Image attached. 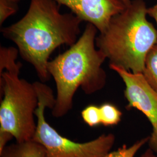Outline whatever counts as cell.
I'll return each instance as SVG.
<instances>
[{
  "label": "cell",
  "mask_w": 157,
  "mask_h": 157,
  "mask_svg": "<svg viewBox=\"0 0 157 157\" xmlns=\"http://www.w3.org/2000/svg\"><path fill=\"white\" fill-rule=\"evenodd\" d=\"M83 121L90 127H96L101 124L100 106L90 104L85 107L81 112Z\"/></svg>",
  "instance_id": "cell-12"
},
{
  "label": "cell",
  "mask_w": 157,
  "mask_h": 157,
  "mask_svg": "<svg viewBox=\"0 0 157 157\" xmlns=\"http://www.w3.org/2000/svg\"><path fill=\"white\" fill-rule=\"evenodd\" d=\"M98 31L94 25L87 23L78 41L48 63V72L56 84L53 117L61 118L72 109L73 97L78 88L90 95L106 84L107 75L102 65L107 57L96 48Z\"/></svg>",
  "instance_id": "cell-2"
},
{
  "label": "cell",
  "mask_w": 157,
  "mask_h": 157,
  "mask_svg": "<svg viewBox=\"0 0 157 157\" xmlns=\"http://www.w3.org/2000/svg\"><path fill=\"white\" fill-rule=\"evenodd\" d=\"M121 1H122L126 6L129 5V4H130V2H131V0H121Z\"/></svg>",
  "instance_id": "cell-15"
},
{
  "label": "cell",
  "mask_w": 157,
  "mask_h": 157,
  "mask_svg": "<svg viewBox=\"0 0 157 157\" xmlns=\"http://www.w3.org/2000/svg\"><path fill=\"white\" fill-rule=\"evenodd\" d=\"M18 10L17 3L12 0H0V25Z\"/></svg>",
  "instance_id": "cell-13"
},
{
  "label": "cell",
  "mask_w": 157,
  "mask_h": 157,
  "mask_svg": "<svg viewBox=\"0 0 157 157\" xmlns=\"http://www.w3.org/2000/svg\"><path fill=\"white\" fill-rule=\"evenodd\" d=\"M125 84L124 95L128 102L126 108H136L142 112L151 124L148 144L157 153V91L146 80L143 73H134L123 67L109 64Z\"/></svg>",
  "instance_id": "cell-6"
},
{
  "label": "cell",
  "mask_w": 157,
  "mask_h": 157,
  "mask_svg": "<svg viewBox=\"0 0 157 157\" xmlns=\"http://www.w3.org/2000/svg\"><path fill=\"white\" fill-rule=\"evenodd\" d=\"M18 53L13 47L0 48V133L23 142L33 139L39 98L33 83L19 76L22 65L17 62Z\"/></svg>",
  "instance_id": "cell-4"
},
{
  "label": "cell",
  "mask_w": 157,
  "mask_h": 157,
  "mask_svg": "<svg viewBox=\"0 0 157 157\" xmlns=\"http://www.w3.org/2000/svg\"><path fill=\"white\" fill-rule=\"evenodd\" d=\"M101 124L111 126L118 124L121 121L122 113L111 103H104L100 106Z\"/></svg>",
  "instance_id": "cell-11"
},
{
  "label": "cell",
  "mask_w": 157,
  "mask_h": 157,
  "mask_svg": "<svg viewBox=\"0 0 157 157\" xmlns=\"http://www.w3.org/2000/svg\"><path fill=\"white\" fill-rule=\"evenodd\" d=\"M143 75L152 87L157 91V43L148 52Z\"/></svg>",
  "instance_id": "cell-10"
},
{
  "label": "cell",
  "mask_w": 157,
  "mask_h": 157,
  "mask_svg": "<svg viewBox=\"0 0 157 157\" xmlns=\"http://www.w3.org/2000/svg\"><path fill=\"white\" fill-rule=\"evenodd\" d=\"M66 6L83 21L94 25L102 33L112 17L124 11L126 6L121 0H55Z\"/></svg>",
  "instance_id": "cell-7"
},
{
  "label": "cell",
  "mask_w": 157,
  "mask_h": 157,
  "mask_svg": "<svg viewBox=\"0 0 157 157\" xmlns=\"http://www.w3.org/2000/svg\"><path fill=\"white\" fill-rule=\"evenodd\" d=\"M150 136L141 139L137 141L132 146L123 145L119 148L117 150L110 151L105 157H135L137 152L140 150L141 148L148 143ZM141 157H156L154 152L150 148Z\"/></svg>",
  "instance_id": "cell-9"
},
{
  "label": "cell",
  "mask_w": 157,
  "mask_h": 157,
  "mask_svg": "<svg viewBox=\"0 0 157 157\" xmlns=\"http://www.w3.org/2000/svg\"><path fill=\"white\" fill-rule=\"evenodd\" d=\"M1 157H47L45 148L34 140L17 142L6 146Z\"/></svg>",
  "instance_id": "cell-8"
},
{
  "label": "cell",
  "mask_w": 157,
  "mask_h": 157,
  "mask_svg": "<svg viewBox=\"0 0 157 157\" xmlns=\"http://www.w3.org/2000/svg\"><path fill=\"white\" fill-rule=\"evenodd\" d=\"M148 15L152 17L157 23V4L148 8Z\"/></svg>",
  "instance_id": "cell-14"
},
{
  "label": "cell",
  "mask_w": 157,
  "mask_h": 157,
  "mask_svg": "<svg viewBox=\"0 0 157 157\" xmlns=\"http://www.w3.org/2000/svg\"><path fill=\"white\" fill-rule=\"evenodd\" d=\"M143 0L131 1L124 11L112 17L105 30L95 39V45L109 64L134 73H143L146 58L157 43V30L147 19Z\"/></svg>",
  "instance_id": "cell-3"
},
{
  "label": "cell",
  "mask_w": 157,
  "mask_h": 157,
  "mask_svg": "<svg viewBox=\"0 0 157 157\" xmlns=\"http://www.w3.org/2000/svg\"><path fill=\"white\" fill-rule=\"evenodd\" d=\"M55 0H30L28 11L17 22L1 29L17 45L23 59L32 65L42 82L50 78L47 70L52 52L72 46L78 39L83 21L73 13H62Z\"/></svg>",
  "instance_id": "cell-1"
},
{
  "label": "cell",
  "mask_w": 157,
  "mask_h": 157,
  "mask_svg": "<svg viewBox=\"0 0 157 157\" xmlns=\"http://www.w3.org/2000/svg\"><path fill=\"white\" fill-rule=\"evenodd\" d=\"M38 95L39 104L35 115L37 128L34 140L45 148L47 157H105L115 142L112 133L103 134L93 140L78 143L59 133L48 124L45 118L46 108L52 109L56 97L50 87L42 82L33 83Z\"/></svg>",
  "instance_id": "cell-5"
},
{
  "label": "cell",
  "mask_w": 157,
  "mask_h": 157,
  "mask_svg": "<svg viewBox=\"0 0 157 157\" xmlns=\"http://www.w3.org/2000/svg\"><path fill=\"white\" fill-rule=\"evenodd\" d=\"M13 1H14V2H17V3H18V2L19 1V0H12Z\"/></svg>",
  "instance_id": "cell-16"
}]
</instances>
